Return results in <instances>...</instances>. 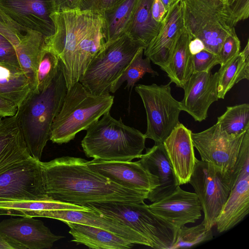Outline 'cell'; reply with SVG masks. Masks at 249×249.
<instances>
[{
  "label": "cell",
  "mask_w": 249,
  "mask_h": 249,
  "mask_svg": "<svg viewBox=\"0 0 249 249\" xmlns=\"http://www.w3.org/2000/svg\"><path fill=\"white\" fill-rule=\"evenodd\" d=\"M142 47L144 48L126 33L105 43L93 57L79 82L94 94H110L114 85Z\"/></svg>",
  "instance_id": "obj_7"
},
{
  "label": "cell",
  "mask_w": 249,
  "mask_h": 249,
  "mask_svg": "<svg viewBox=\"0 0 249 249\" xmlns=\"http://www.w3.org/2000/svg\"><path fill=\"white\" fill-rule=\"evenodd\" d=\"M138 161L159 180V186L147 195V199L151 202L169 195L179 186L163 143L147 148Z\"/></svg>",
  "instance_id": "obj_21"
},
{
  "label": "cell",
  "mask_w": 249,
  "mask_h": 249,
  "mask_svg": "<svg viewBox=\"0 0 249 249\" xmlns=\"http://www.w3.org/2000/svg\"><path fill=\"white\" fill-rule=\"evenodd\" d=\"M51 199L44 190L39 161L32 157L0 173V201Z\"/></svg>",
  "instance_id": "obj_11"
},
{
  "label": "cell",
  "mask_w": 249,
  "mask_h": 249,
  "mask_svg": "<svg viewBox=\"0 0 249 249\" xmlns=\"http://www.w3.org/2000/svg\"><path fill=\"white\" fill-rule=\"evenodd\" d=\"M87 206L111 217L149 241L155 249H170L177 230L155 214L144 201L140 203L102 202Z\"/></svg>",
  "instance_id": "obj_8"
},
{
  "label": "cell",
  "mask_w": 249,
  "mask_h": 249,
  "mask_svg": "<svg viewBox=\"0 0 249 249\" xmlns=\"http://www.w3.org/2000/svg\"><path fill=\"white\" fill-rule=\"evenodd\" d=\"M136 1V0H123L101 13L104 20L106 43L125 33Z\"/></svg>",
  "instance_id": "obj_31"
},
{
  "label": "cell",
  "mask_w": 249,
  "mask_h": 249,
  "mask_svg": "<svg viewBox=\"0 0 249 249\" xmlns=\"http://www.w3.org/2000/svg\"><path fill=\"white\" fill-rule=\"evenodd\" d=\"M114 97L91 93L79 81L67 89L61 108L51 129L50 140L65 143L79 132L87 130L110 111Z\"/></svg>",
  "instance_id": "obj_5"
},
{
  "label": "cell",
  "mask_w": 249,
  "mask_h": 249,
  "mask_svg": "<svg viewBox=\"0 0 249 249\" xmlns=\"http://www.w3.org/2000/svg\"><path fill=\"white\" fill-rule=\"evenodd\" d=\"M218 72L217 94L223 99L227 93L243 79H249V42L242 52L220 66Z\"/></svg>",
  "instance_id": "obj_30"
},
{
  "label": "cell",
  "mask_w": 249,
  "mask_h": 249,
  "mask_svg": "<svg viewBox=\"0 0 249 249\" xmlns=\"http://www.w3.org/2000/svg\"><path fill=\"white\" fill-rule=\"evenodd\" d=\"M217 64L218 55L205 49L193 55V72L211 71L212 68Z\"/></svg>",
  "instance_id": "obj_38"
},
{
  "label": "cell",
  "mask_w": 249,
  "mask_h": 249,
  "mask_svg": "<svg viewBox=\"0 0 249 249\" xmlns=\"http://www.w3.org/2000/svg\"><path fill=\"white\" fill-rule=\"evenodd\" d=\"M0 46H14L11 42L0 34Z\"/></svg>",
  "instance_id": "obj_48"
},
{
  "label": "cell",
  "mask_w": 249,
  "mask_h": 249,
  "mask_svg": "<svg viewBox=\"0 0 249 249\" xmlns=\"http://www.w3.org/2000/svg\"><path fill=\"white\" fill-rule=\"evenodd\" d=\"M67 88L60 68L50 85L36 92L30 90L15 115L30 156L40 161L50 140L53 122L62 106Z\"/></svg>",
  "instance_id": "obj_3"
},
{
  "label": "cell",
  "mask_w": 249,
  "mask_h": 249,
  "mask_svg": "<svg viewBox=\"0 0 249 249\" xmlns=\"http://www.w3.org/2000/svg\"><path fill=\"white\" fill-rule=\"evenodd\" d=\"M184 28L191 39L197 38L205 49L218 54L234 28L229 6L221 0H180Z\"/></svg>",
  "instance_id": "obj_6"
},
{
  "label": "cell",
  "mask_w": 249,
  "mask_h": 249,
  "mask_svg": "<svg viewBox=\"0 0 249 249\" xmlns=\"http://www.w3.org/2000/svg\"><path fill=\"white\" fill-rule=\"evenodd\" d=\"M32 157L16 116L0 123V173L15 163Z\"/></svg>",
  "instance_id": "obj_23"
},
{
  "label": "cell",
  "mask_w": 249,
  "mask_h": 249,
  "mask_svg": "<svg viewBox=\"0 0 249 249\" xmlns=\"http://www.w3.org/2000/svg\"><path fill=\"white\" fill-rule=\"evenodd\" d=\"M249 212V168L241 173L232 187L215 220L219 233L228 231L241 222Z\"/></svg>",
  "instance_id": "obj_22"
},
{
  "label": "cell",
  "mask_w": 249,
  "mask_h": 249,
  "mask_svg": "<svg viewBox=\"0 0 249 249\" xmlns=\"http://www.w3.org/2000/svg\"><path fill=\"white\" fill-rule=\"evenodd\" d=\"M123 0H81L79 9L102 13Z\"/></svg>",
  "instance_id": "obj_39"
},
{
  "label": "cell",
  "mask_w": 249,
  "mask_h": 249,
  "mask_svg": "<svg viewBox=\"0 0 249 249\" xmlns=\"http://www.w3.org/2000/svg\"><path fill=\"white\" fill-rule=\"evenodd\" d=\"M217 71L193 72L183 87L184 95L180 102L181 111L190 115L196 121L201 122L208 117L213 103L218 100Z\"/></svg>",
  "instance_id": "obj_17"
},
{
  "label": "cell",
  "mask_w": 249,
  "mask_h": 249,
  "mask_svg": "<svg viewBox=\"0 0 249 249\" xmlns=\"http://www.w3.org/2000/svg\"><path fill=\"white\" fill-rule=\"evenodd\" d=\"M240 41L235 33L234 27L225 38L218 54L219 64L225 65L240 53Z\"/></svg>",
  "instance_id": "obj_37"
},
{
  "label": "cell",
  "mask_w": 249,
  "mask_h": 249,
  "mask_svg": "<svg viewBox=\"0 0 249 249\" xmlns=\"http://www.w3.org/2000/svg\"><path fill=\"white\" fill-rule=\"evenodd\" d=\"M156 215L177 230L188 223H195L201 217L202 208L198 196L178 186L168 196L149 205Z\"/></svg>",
  "instance_id": "obj_15"
},
{
  "label": "cell",
  "mask_w": 249,
  "mask_h": 249,
  "mask_svg": "<svg viewBox=\"0 0 249 249\" xmlns=\"http://www.w3.org/2000/svg\"><path fill=\"white\" fill-rule=\"evenodd\" d=\"M42 217L59 220L64 223L71 222L102 229L129 240L134 244L153 248L147 239L118 220L94 210H55L44 212Z\"/></svg>",
  "instance_id": "obj_19"
},
{
  "label": "cell",
  "mask_w": 249,
  "mask_h": 249,
  "mask_svg": "<svg viewBox=\"0 0 249 249\" xmlns=\"http://www.w3.org/2000/svg\"><path fill=\"white\" fill-rule=\"evenodd\" d=\"M54 12L79 9L81 0H52Z\"/></svg>",
  "instance_id": "obj_43"
},
{
  "label": "cell",
  "mask_w": 249,
  "mask_h": 249,
  "mask_svg": "<svg viewBox=\"0 0 249 249\" xmlns=\"http://www.w3.org/2000/svg\"><path fill=\"white\" fill-rule=\"evenodd\" d=\"M30 90L28 79L20 67L0 62V97L18 107Z\"/></svg>",
  "instance_id": "obj_29"
},
{
  "label": "cell",
  "mask_w": 249,
  "mask_h": 249,
  "mask_svg": "<svg viewBox=\"0 0 249 249\" xmlns=\"http://www.w3.org/2000/svg\"><path fill=\"white\" fill-rule=\"evenodd\" d=\"M73 210L90 211V208L52 199L46 200L0 201V211H6L10 215L19 216L40 217L49 210Z\"/></svg>",
  "instance_id": "obj_28"
},
{
  "label": "cell",
  "mask_w": 249,
  "mask_h": 249,
  "mask_svg": "<svg viewBox=\"0 0 249 249\" xmlns=\"http://www.w3.org/2000/svg\"><path fill=\"white\" fill-rule=\"evenodd\" d=\"M225 2L227 5L230 6L234 2L235 0H221Z\"/></svg>",
  "instance_id": "obj_49"
},
{
  "label": "cell",
  "mask_w": 249,
  "mask_h": 249,
  "mask_svg": "<svg viewBox=\"0 0 249 249\" xmlns=\"http://www.w3.org/2000/svg\"><path fill=\"white\" fill-rule=\"evenodd\" d=\"M54 32L45 38V45L58 56L67 89L84 73L106 43L102 14L79 9L53 12Z\"/></svg>",
  "instance_id": "obj_2"
},
{
  "label": "cell",
  "mask_w": 249,
  "mask_h": 249,
  "mask_svg": "<svg viewBox=\"0 0 249 249\" xmlns=\"http://www.w3.org/2000/svg\"><path fill=\"white\" fill-rule=\"evenodd\" d=\"M205 49L203 42L199 39L194 38L189 42V50L192 55H195Z\"/></svg>",
  "instance_id": "obj_46"
},
{
  "label": "cell",
  "mask_w": 249,
  "mask_h": 249,
  "mask_svg": "<svg viewBox=\"0 0 249 249\" xmlns=\"http://www.w3.org/2000/svg\"><path fill=\"white\" fill-rule=\"evenodd\" d=\"M18 107L13 102L0 97V117H8L15 116Z\"/></svg>",
  "instance_id": "obj_44"
},
{
  "label": "cell",
  "mask_w": 249,
  "mask_h": 249,
  "mask_svg": "<svg viewBox=\"0 0 249 249\" xmlns=\"http://www.w3.org/2000/svg\"><path fill=\"white\" fill-rule=\"evenodd\" d=\"M245 132L229 134L216 123L200 132H192L191 138L201 160L226 173L233 168Z\"/></svg>",
  "instance_id": "obj_12"
},
{
  "label": "cell",
  "mask_w": 249,
  "mask_h": 249,
  "mask_svg": "<svg viewBox=\"0 0 249 249\" xmlns=\"http://www.w3.org/2000/svg\"><path fill=\"white\" fill-rule=\"evenodd\" d=\"M12 20L0 8V34L15 48L28 31Z\"/></svg>",
  "instance_id": "obj_36"
},
{
  "label": "cell",
  "mask_w": 249,
  "mask_h": 249,
  "mask_svg": "<svg viewBox=\"0 0 249 249\" xmlns=\"http://www.w3.org/2000/svg\"><path fill=\"white\" fill-rule=\"evenodd\" d=\"M189 183L198 196L208 229L215 220L231 188V171L223 172L213 164L196 159Z\"/></svg>",
  "instance_id": "obj_10"
},
{
  "label": "cell",
  "mask_w": 249,
  "mask_h": 249,
  "mask_svg": "<svg viewBox=\"0 0 249 249\" xmlns=\"http://www.w3.org/2000/svg\"><path fill=\"white\" fill-rule=\"evenodd\" d=\"M0 8L22 27L38 32L45 37L53 35L54 25L52 0H0Z\"/></svg>",
  "instance_id": "obj_14"
},
{
  "label": "cell",
  "mask_w": 249,
  "mask_h": 249,
  "mask_svg": "<svg viewBox=\"0 0 249 249\" xmlns=\"http://www.w3.org/2000/svg\"><path fill=\"white\" fill-rule=\"evenodd\" d=\"M217 123L229 134H240L249 129V104L244 103L227 107L217 118Z\"/></svg>",
  "instance_id": "obj_33"
},
{
  "label": "cell",
  "mask_w": 249,
  "mask_h": 249,
  "mask_svg": "<svg viewBox=\"0 0 249 249\" xmlns=\"http://www.w3.org/2000/svg\"><path fill=\"white\" fill-rule=\"evenodd\" d=\"M184 29L179 0L168 10L158 34L144 48V55L164 71Z\"/></svg>",
  "instance_id": "obj_18"
},
{
  "label": "cell",
  "mask_w": 249,
  "mask_h": 249,
  "mask_svg": "<svg viewBox=\"0 0 249 249\" xmlns=\"http://www.w3.org/2000/svg\"><path fill=\"white\" fill-rule=\"evenodd\" d=\"M10 215V213L9 212L6 211H0V215Z\"/></svg>",
  "instance_id": "obj_50"
},
{
  "label": "cell",
  "mask_w": 249,
  "mask_h": 249,
  "mask_svg": "<svg viewBox=\"0 0 249 249\" xmlns=\"http://www.w3.org/2000/svg\"><path fill=\"white\" fill-rule=\"evenodd\" d=\"M70 228L71 241L83 244L89 249H128L135 244L107 230L71 222H65Z\"/></svg>",
  "instance_id": "obj_24"
},
{
  "label": "cell",
  "mask_w": 249,
  "mask_h": 249,
  "mask_svg": "<svg viewBox=\"0 0 249 249\" xmlns=\"http://www.w3.org/2000/svg\"><path fill=\"white\" fill-rule=\"evenodd\" d=\"M59 64L57 54L45 43L37 70L36 88L33 91L38 92L50 85L57 73Z\"/></svg>",
  "instance_id": "obj_35"
},
{
  "label": "cell",
  "mask_w": 249,
  "mask_h": 249,
  "mask_svg": "<svg viewBox=\"0 0 249 249\" xmlns=\"http://www.w3.org/2000/svg\"><path fill=\"white\" fill-rule=\"evenodd\" d=\"M151 12L154 20L157 23L161 24L166 16L167 10L161 0H152Z\"/></svg>",
  "instance_id": "obj_42"
},
{
  "label": "cell",
  "mask_w": 249,
  "mask_h": 249,
  "mask_svg": "<svg viewBox=\"0 0 249 249\" xmlns=\"http://www.w3.org/2000/svg\"><path fill=\"white\" fill-rule=\"evenodd\" d=\"M9 218L0 222V234L21 246L23 249L51 248L65 237L53 234L43 222L33 217Z\"/></svg>",
  "instance_id": "obj_16"
},
{
  "label": "cell",
  "mask_w": 249,
  "mask_h": 249,
  "mask_svg": "<svg viewBox=\"0 0 249 249\" xmlns=\"http://www.w3.org/2000/svg\"><path fill=\"white\" fill-rule=\"evenodd\" d=\"M143 50L144 48L142 47L137 52L112 88L111 93H115L125 81L127 82L125 88L128 90L130 89L131 91L136 82L146 73L153 75H158L157 72L152 68L149 58L147 57L143 58Z\"/></svg>",
  "instance_id": "obj_32"
},
{
  "label": "cell",
  "mask_w": 249,
  "mask_h": 249,
  "mask_svg": "<svg viewBox=\"0 0 249 249\" xmlns=\"http://www.w3.org/2000/svg\"><path fill=\"white\" fill-rule=\"evenodd\" d=\"M0 62L20 67L16 49L14 46H0Z\"/></svg>",
  "instance_id": "obj_41"
},
{
  "label": "cell",
  "mask_w": 249,
  "mask_h": 249,
  "mask_svg": "<svg viewBox=\"0 0 249 249\" xmlns=\"http://www.w3.org/2000/svg\"><path fill=\"white\" fill-rule=\"evenodd\" d=\"M234 23L247 19L249 16V0H235L229 6Z\"/></svg>",
  "instance_id": "obj_40"
},
{
  "label": "cell",
  "mask_w": 249,
  "mask_h": 249,
  "mask_svg": "<svg viewBox=\"0 0 249 249\" xmlns=\"http://www.w3.org/2000/svg\"><path fill=\"white\" fill-rule=\"evenodd\" d=\"M1 119H0V123L1 122Z\"/></svg>",
  "instance_id": "obj_51"
},
{
  "label": "cell",
  "mask_w": 249,
  "mask_h": 249,
  "mask_svg": "<svg viewBox=\"0 0 249 249\" xmlns=\"http://www.w3.org/2000/svg\"><path fill=\"white\" fill-rule=\"evenodd\" d=\"M0 249H23V248L0 234Z\"/></svg>",
  "instance_id": "obj_45"
},
{
  "label": "cell",
  "mask_w": 249,
  "mask_h": 249,
  "mask_svg": "<svg viewBox=\"0 0 249 249\" xmlns=\"http://www.w3.org/2000/svg\"><path fill=\"white\" fill-rule=\"evenodd\" d=\"M191 37L185 29L179 36L169 63L164 70L170 80L183 88L193 73V55L189 50Z\"/></svg>",
  "instance_id": "obj_27"
},
{
  "label": "cell",
  "mask_w": 249,
  "mask_h": 249,
  "mask_svg": "<svg viewBox=\"0 0 249 249\" xmlns=\"http://www.w3.org/2000/svg\"><path fill=\"white\" fill-rule=\"evenodd\" d=\"M171 82L166 85L139 84L135 88L142 101L147 118L146 138L163 143L180 123V102L172 95Z\"/></svg>",
  "instance_id": "obj_9"
},
{
  "label": "cell",
  "mask_w": 249,
  "mask_h": 249,
  "mask_svg": "<svg viewBox=\"0 0 249 249\" xmlns=\"http://www.w3.org/2000/svg\"><path fill=\"white\" fill-rule=\"evenodd\" d=\"M45 38L41 34L28 30L16 47L20 67L28 79L31 90L36 88L37 72Z\"/></svg>",
  "instance_id": "obj_25"
},
{
  "label": "cell",
  "mask_w": 249,
  "mask_h": 249,
  "mask_svg": "<svg viewBox=\"0 0 249 249\" xmlns=\"http://www.w3.org/2000/svg\"><path fill=\"white\" fill-rule=\"evenodd\" d=\"M152 0H136L125 33L144 48L157 36L161 24L153 19Z\"/></svg>",
  "instance_id": "obj_26"
},
{
  "label": "cell",
  "mask_w": 249,
  "mask_h": 249,
  "mask_svg": "<svg viewBox=\"0 0 249 249\" xmlns=\"http://www.w3.org/2000/svg\"><path fill=\"white\" fill-rule=\"evenodd\" d=\"M81 146L87 157L106 161H130L140 158L146 138L139 130L113 118L110 112L87 130Z\"/></svg>",
  "instance_id": "obj_4"
},
{
  "label": "cell",
  "mask_w": 249,
  "mask_h": 249,
  "mask_svg": "<svg viewBox=\"0 0 249 249\" xmlns=\"http://www.w3.org/2000/svg\"><path fill=\"white\" fill-rule=\"evenodd\" d=\"M213 238L212 229H208L203 221L193 227L183 225L177 230L174 242L170 249L191 248Z\"/></svg>",
  "instance_id": "obj_34"
},
{
  "label": "cell",
  "mask_w": 249,
  "mask_h": 249,
  "mask_svg": "<svg viewBox=\"0 0 249 249\" xmlns=\"http://www.w3.org/2000/svg\"><path fill=\"white\" fill-rule=\"evenodd\" d=\"M85 159L65 156L39 161L45 191L51 199L80 206L88 203H140L148 192L123 187L90 169Z\"/></svg>",
  "instance_id": "obj_1"
},
{
  "label": "cell",
  "mask_w": 249,
  "mask_h": 249,
  "mask_svg": "<svg viewBox=\"0 0 249 249\" xmlns=\"http://www.w3.org/2000/svg\"><path fill=\"white\" fill-rule=\"evenodd\" d=\"M192 132L179 123L163 142L179 186L189 183L197 159Z\"/></svg>",
  "instance_id": "obj_20"
},
{
  "label": "cell",
  "mask_w": 249,
  "mask_h": 249,
  "mask_svg": "<svg viewBox=\"0 0 249 249\" xmlns=\"http://www.w3.org/2000/svg\"><path fill=\"white\" fill-rule=\"evenodd\" d=\"M167 10L180 0H161Z\"/></svg>",
  "instance_id": "obj_47"
},
{
  "label": "cell",
  "mask_w": 249,
  "mask_h": 249,
  "mask_svg": "<svg viewBox=\"0 0 249 249\" xmlns=\"http://www.w3.org/2000/svg\"><path fill=\"white\" fill-rule=\"evenodd\" d=\"M93 171L125 188L150 192L159 186L158 178L139 161H106L93 159L88 161Z\"/></svg>",
  "instance_id": "obj_13"
}]
</instances>
